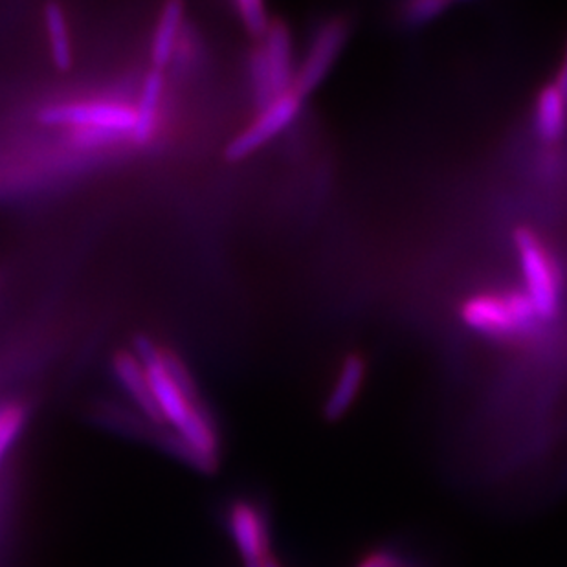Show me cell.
Returning <instances> with one entry per match:
<instances>
[{
    "label": "cell",
    "mask_w": 567,
    "mask_h": 567,
    "mask_svg": "<svg viewBox=\"0 0 567 567\" xmlns=\"http://www.w3.org/2000/svg\"><path fill=\"white\" fill-rule=\"evenodd\" d=\"M133 354L144 365L164 423L172 424L175 434L186 441L203 463L204 471H217L220 460L219 434L203 404L178 388L162 364V349L156 348L150 338H134Z\"/></svg>",
    "instance_id": "obj_1"
},
{
    "label": "cell",
    "mask_w": 567,
    "mask_h": 567,
    "mask_svg": "<svg viewBox=\"0 0 567 567\" xmlns=\"http://www.w3.org/2000/svg\"><path fill=\"white\" fill-rule=\"evenodd\" d=\"M461 320L485 337L513 338L533 331L540 318L525 292H505L466 300L461 307Z\"/></svg>",
    "instance_id": "obj_2"
},
{
    "label": "cell",
    "mask_w": 567,
    "mask_h": 567,
    "mask_svg": "<svg viewBox=\"0 0 567 567\" xmlns=\"http://www.w3.org/2000/svg\"><path fill=\"white\" fill-rule=\"evenodd\" d=\"M514 245L524 274L525 295L540 320H553L560 306V278L551 256L544 243L527 228L514 231Z\"/></svg>",
    "instance_id": "obj_3"
},
{
    "label": "cell",
    "mask_w": 567,
    "mask_h": 567,
    "mask_svg": "<svg viewBox=\"0 0 567 567\" xmlns=\"http://www.w3.org/2000/svg\"><path fill=\"white\" fill-rule=\"evenodd\" d=\"M225 525L243 564H262L272 555L270 519L256 499H231Z\"/></svg>",
    "instance_id": "obj_4"
},
{
    "label": "cell",
    "mask_w": 567,
    "mask_h": 567,
    "mask_svg": "<svg viewBox=\"0 0 567 567\" xmlns=\"http://www.w3.org/2000/svg\"><path fill=\"white\" fill-rule=\"evenodd\" d=\"M301 100L298 94L289 91L259 109L256 120L245 131L237 134L226 147L228 161H241L261 150L262 145L276 138L281 131L289 127L300 113Z\"/></svg>",
    "instance_id": "obj_5"
},
{
    "label": "cell",
    "mask_w": 567,
    "mask_h": 567,
    "mask_svg": "<svg viewBox=\"0 0 567 567\" xmlns=\"http://www.w3.org/2000/svg\"><path fill=\"white\" fill-rule=\"evenodd\" d=\"M349 27L343 19H331L316 32L306 60L300 69L296 70L292 92L301 100L311 96L312 92L323 83L338 58L342 54L343 47L348 43Z\"/></svg>",
    "instance_id": "obj_6"
},
{
    "label": "cell",
    "mask_w": 567,
    "mask_h": 567,
    "mask_svg": "<svg viewBox=\"0 0 567 567\" xmlns=\"http://www.w3.org/2000/svg\"><path fill=\"white\" fill-rule=\"evenodd\" d=\"M39 118L49 125H72V127L105 128L113 133H133L136 114L134 109L120 103H74L54 105L41 111Z\"/></svg>",
    "instance_id": "obj_7"
},
{
    "label": "cell",
    "mask_w": 567,
    "mask_h": 567,
    "mask_svg": "<svg viewBox=\"0 0 567 567\" xmlns=\"http://www.w3.org/2000/svg\"><path fill=\"white\" fill-rule=\"evenodd\" d=\"M113 371L120 385L133 399L142 415L156 429L166 426L161 410H158V404H156L155 395L151 391L150 379H147L144 365L140 364V360L128 351H118L114 354Z\"/></svg>",
    "instance_id": "obj_8"
},
{
    "label": "cell",
    "mask_w": 567,
    "mask_h": 567,
    "mask_svg": "<svg viewBox=\"0 0 567 567\" xmlns=\"http://www.w3.org/2000/svg\"><path fill=\"white\" fill-rule=\"evenodd\" d=\"M259 49L276 94L281 96L285 92L292 91L296 70L292 64V35L289 28L284 22H272Z\"/></svg>",
    "instance_id": "obj_9"
},
{
    "label": "cell",
    "mask_w": 567,
    "mask_h": 567,
    "mask_svg": "<svg viewBox=\"0 0 567 567\" xmlns=\"http://www.w3.org/2000/svg\"><path fill=\"white\" fill-rule=\"evenodd\" d=\"M365 380V362L353 354L343 360L340 373L332 390L327 395L326 404H323V417L327 421H340L348 415L349 410L353 408L354 401L359 399L362 385Z\"/></svg>",
    "instance_id": "obj_10"
},
{
    "label": "cell",
    "mask_w": 567,
    "mask_h": 567,
    "mask_svg": "<svg viewBox=\"0 0 567 567\" xmlns=\"http://www.w3.org/2000/svg\"><path fill=\"white\" fill-rule=\"evenodd\" d=\"M162 91H164V74H162V70L153 69L150 74L145 75L144 85L140 92L138 107L134 109L136 122H134L131 138L136 144H147L155 136Z\"/></svg>",
    "instance_id": "obj_11"
},
{
    "label": "cell",
    "mask_w": 567,
    "mask_h": 567,
    "mask_svg": "<svg viewBox=\"0 0 567 567\" xmlns=\"http://www.w3.org/2000/svg\"><path fill=\"white\" fill-rule=\"evenodd\" d=\"M183 22V2L173 0L162 8L161 19L156 22L155 35L151 44V60L155 70L166 69L167 64L172 63Z\"/></svg>",
    "instance_id": "obj_12"
},
{
    "label": "cell",
    "mask_w": 567,
    "mask_h": 567,
    "mask_svg": "<svg viewBox=\"0 0 567 567\" xmlns=\"http://www.w3.org/2000/svg\"><path fill=\"white\" fill-rule=\"evenodd\" d=\"M535 127L546 142H557L566 133L567 102L555 83L544 86L536 97Z\"/></svg>",
    "instance_id": "obj_13"
},
{
    "label": "cell",
    "mask_w": 567,
    "mask_h": 567,
    "mask_svg": "<svg viewBox=\"0 0 567 567\" xmlns=\"http://www.w3.org/2000/svg\"><path fill=\"white\" fill-rule=\"evenodd\" d=\"M44 27H47V35H49L50 54L52 61L60 70H70L74 63L72 55V44H70L69 24L61 6H44Z\"/></svg>",
    "instance_id": "obj_14"
},
{
    "label": "cell",
    "mask_w": 567,
    "mask_h": 567,
    "mask_svg": "<svg viewBox=\"0 0 567 567\" xmlns=\"http://www.w3.org/2000/svg\"><path fill=\"white\" fill-rule=\"evenodd\" d=\"M27 424V410L21 404L0 406V466L4 465Z\"/></svg>",
    "instance_id": "obj_15"
},
{
    "label": "cell",
    "mask_w": 567,
    "mask_h": 567,
    "mask_svg": "<svg viewBox=\"0 0 567 567\" xmlns=\"http://www.w3.org/2000/svg\"><path fill=\"white\" fill-rule=\"evenodd\" d=\"M351 567H426L406 549L396 546L371 547Z\"/></svg>",
    "instance_id": "obj_16"
},
{
    "label": "cell",
    "mask_w": 567,
    "mask_h": 567,
    "mask_svg": "<svg viewBox=\"0 0 567 567\" xmlns=\"http://www.w3.org/2000/svg\"><path fill=\"white\" fill-rule=\"evenodd\" d=\"M248 72H250V85H252L254 100L259 109L265 107L272 102L274 97H278L274 91L272 80L268 74L267 64L262 60L261 49L254 50L248 61Z\"/></svg>",
    "instance_id": "obj_17"
},
{
    "label": "cell",
    "mask_w": 567,
    "mask_h": 567,
    "mask_svg": "<svg viewBox=\"0 0 567 567\" xmlns=\"http://www.w3.org/2000/svg\"><path fill=\"white\" fill-rule=\"evenodd\" d=\"M237 16L241 19L243 27L252 38L262 39L272 27L267 6L259 0H239L236 2Z\"/></svg>",
    "instance_id": "obj_18"
},
{
    "label": "cell",
    "mask_w": 567,
    "mask_h": 567,
    "mask_svg": "<svg viewBox=\"0 0 567 567\" xmlns=\"http://www.w3.org/2000/svg\"><path fill=\"white\" fill-rule=\"evenodd\" d=\"M450 2L446 0H419L404 6L402 17L408 24L413 27H423L429 22L435 21L437 17L443 16V11L449 10Z\"/></svg>",
    "instance_id": "obj_19"
},
{
    "label": "cell",
    "mask_w": 567,
    "mask_h": 567,
    "mask_svg": "<svg viewBox=\"0 0 567 567\" xmlns=\"http://www.w3.org/2000/svg\"><path fill=\"white\" fill-rule=\"evenodd\" d=\"M122 134L105 131V128L75 127L72 140L80 147H97V145L109 144L113 140L120 138Z\"/></svg>",
    "instance_id": "obj_20"
},
{
    "label": "cell",
    "mask_w": 567,
    "mask_h": 567,
    "mask_svg": "<svg viewBox=\"0 0 567 567\" xmlns=\"http://www.w3.org/2000/svg\"><path fill=\"white\" fill-rule=\"evenodd\" d=\"M555 86H557L558 91H560V94L566 97L567 102V43L566 49H564L563 63H560V69H558Z\"/></svg>",
    "instance_id": "obj_21"
},
{
    "label": "cell",
    "mask_w": 567,
    "mask_h": 567,
    "mask_svg": "<svg viewBox=\"0 0 567 567\" xmlns=\"http://www.w3.org/2000/svg\"><path fill=\"white\" fill-rule=\"evenodd\" d=\"M262 567H284V564L279 563L278 557H274L272 553V555L262 563Z\"/></svg>",
    "instance_id": "obj_22"
},
{
    "label": "cell",
    "mask_w": 567,
    "mask_h": 567,
    "mask_svg": "<svg viewBox=\"0 0 567 567\" xmlns=\"http://www.w3.org/2000/svg\"><path fill=\"white\" fill-rule=\"evenodd\" d=\"M243 567H262V564H243Z\"/></svg>",
    "instance_id": "obj_23"
}]
</instances>
